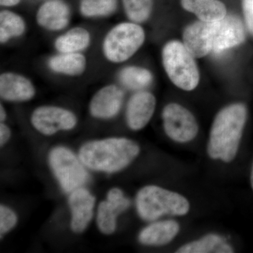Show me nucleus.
Wrapping results in <instances>:
<instances>
[{
	"label": "nucleus",
	"mask_w": 253,
	"mask_h": 253,
	"mask_svg": "<svg viewBox=\"0 0 253 253\" xmlns=\"http://www.w3.org/2000/svg\"><path fill=\"white\" fill-rule=\"evenodd\" d=\"M130 206V201L119 188L110 189L106 201H101L96 212L98 229L105 235H111L117 228L118 215Z\"/></svg>",
	"instance_id": "9"
},
{
	"label": "nucleus",
	"mask_w": 253,
	"mask_h": 253,
	"mask_svg": "<svg viewBox=\"0 0 253 253\" xmlns=\"http://www.w3.org/2000/svg\"><path fill=\"white\" fill-rule=\"evenodd\" d=\"M26 31V23L22 16L9 10L0 12V43L6 44L14 38H19Z\"/></svg>",
	"instance_id": "22"
},
{
	"label": "nucleus",
	"mask_w": 253,
	"mask_h": 253,
	"mask_svg": "<svg viewBox=\"0 0 253 253\" xmlns=\"http://www.w3.org/2000/svg\"><path fill=\"white\" fill-rule=\"evenodd\" d=\"M91 34L83 27H74L61 35L54 41V46L58 53H78L90 45Z\"/></svg>",
	"instance_id": "20"
},
{
	"label": "nucleus",
	"mask_w": 253,
	"mask_h": 253,
	"mask_svg": "<svg viewBox=\"0 0 253 253\" xmlns=\"http://www.w3.org/2000/svg\"><path fill=\"white\" fill-rule=\"evenodd\" d=\"M181 4L205 22H217L227 15L225 4L220 0H181Z\"/></svg>",
	"instance_id": "19"
},
{
	"label": "nucleus",
	"mask_w": 253,
	"mask_h": 253,
	"mask_svg": "<svg viewBox=\"0 0 253 253\" xmlns=\"http://www.w3.org/2000/svg\"><path fill=\"white\" fill-rule=\"evenodd\" d=\"M136 208L141 219L153 221L166 214L185 215L190 206L187 199L181 195L150 185L139 190L136 195Z\"/></svg>",
	"instance_id": "3"
},
{
	"label": "nucleus",
	"mask_w": 253,
	"mask_h": 253,
	"mask_svg": "<svg viewBox=\"0 0 253 253\" xmlns=\"http://www.w3.org/2000/svg\"><path fill=\"white\" fill-rule=\"evenodd\" d=\"M48 163L60 186L66 193L83 187L89 179L86 167L72 150L55 146L48 155Z\"/></svg>",
	"instance_id": "6"
},
{
	"label": "nucleus",
	"mask_w": 253,
	"mask_h": 253,
	"mask_svg": "<svg viewBox=\"0 0 253 253\" xmlns=\"http://www.w3.org/2000/svg\"><path fill=\"white\" fill-rule=\"evenodd\" d=\"M247 108L233 104L217 113L211 127L208 153L212 159L232 161L237 154L246 121Z\"/></svg>",
	"instance_id": "2"
},
{
	"label": "nucleus",
	"mask_w": 253,
	"mask_h": 253,
	"mask_svg": "<svg viewBox=\"0 0 253 253\" xmlns=\"http://www.w3.org/2000/svg\"><path fill=\"white\" fill-rule=\"evenodd\" d=\"M96 198L85 188L70 193L68 206L71 212V229L76 234L85 231L94 215Z\"/></svg>",
	"instance_id": "11"
},
{
	"label": "nucleus",
	"mask_w": 253,
	"mask_h": 253,
	"mask_svg": "<svg viewBox=\"0 0 253 253\" xmlns=\"http://www.w3.org/2000/svg\"><path fill=\"white\" fill-rule=\"evenodd\" d=\"M118 0H81L80 12L85 18L108 17L116 12Z\"/></svg>",
	"instance_id": "24"
},
{
	"label": "nucleus",
	"mask_w": 253,
	"mask_h": 253,
	"mask_svg": "<svg viewBox=\"0 0 253 253\" xmlns=\"http://www.w3.org/2000/svg\"><path fill=\"white\" fill-rule=\"evenodd\" d=\"M146 34L139 23L126 21L118 23L108 31L102 42V53L109 62L127 61L144 44Z\"/></svg>",
	"instance_id": "5"
},
{
	"label": "nucleus",
	"mask_w": 253,
	"mask_h": 253,
	"mask_svg": "<svg viewBox=\"0 0 253 253\" xmlns=\"http://www.w3.org/2000/svg\"><path fill=\"white\" fill-rule=\"evenodd\" d=\"M183 44L195 58L211 54L214 47V22L195 21L184 29Z\"/></svg>",
	"instance_id": "12"
},
{
	"label": "nucleus",
	"mask_w": 253,
	"mask_h": 253,
	"mask_svg": "<svg viewBox=\"0 0 253 253\" xmlns=\"http://www.w3.org/2000/svg\"><path fill=\"white\" fill-rule=\"evenodd\" d=\"M251 187H252V189L253 191V163L252 168H251Z\"/></svg>",
	"instance_id": "31"
},
{
	"label": "nucleus",
	"mask_w": 253,
	"mask_h": 253,
	"mask_svg": "<svg viewBox=\"0 0 253 253\" xmlns=\"http://www.w3.org/2000/svg\"><path fill=\"white\" fill-rule=\"evenodd\" d=\"M18 222V216L11 208L0 206V236L1 239L12 230Z\"/></svg>",
	"instance_id": "26"
},
{
	"label": "nucleus",
	"mask_w": 253,
	"mask_h": 253,
	"mask_svg": "<svg viewBox=\"0 0 253 253\" xmlns=\"http://www.w3.org/2000/svg\"><path fill=\"white\" fill-rule=\"evenodd\" d=\"M11 131L9 126L4 123L0 124V146L1 147L6 144L11 138Z\"/></svg>",
	"instance_id": "28"
},
{
	"label": "nucleus",
	"mask_w": 253,
	"mask_h": 253,
	"mask_svg": "<svg viewBox=\"0 0 253 253\" xmlns=\"http://www.w3.org/2000/svg\"><path fill=\"white\" fill-rule=\"evenodd\" d=\"M21 0H0V5L5 7H11L16 6L21 2Z\"/></svg>",
	"instance_id": "29"
},
{
	"label": "nucleus",
	"mask_w": 253,
	"mask_h": 253,
	"mask_svg": "<svg viewBox=\"0 0 253 253\" xmlns=\"http://www.w3.org/2000/svg\"><path fill=\"white\" fill-rule=\"evenodd\" d=\"M71 11L63 0H47L36 13V22L46 31L57 32L65 29L71 21Z\"/></svg>",
	"instance_id": "16"
},
{
	"label": "nucleus",
	"mask_w": 253,
	"mask_h": 253,
	"mask_svg": "<svg viewBox=\"0 0 253 253\" xmlns=\"http://www.w3.org/2000/svg\"><path fill=\"white\" fill-rule=\"evenodd\" d=\"M36 94V89L31 80L15 72H4L0 76V96L9 102H26Z\"/></svg>",
	"instance_id": "15"
},
{
	"label": "nucleus",
	"mask_w": 253,
	"mask_h": 253,
	"mask_svg": "<svg viewBox=\"0 0 253 253\" xmlns=\"http://www.w3.org/2000/svg\"><path fill=\"white\" fill-rule=\"evenodd\" d=\"M122 3L128 19L139 24L149 19L154 9V0H122Z\"/></svg>",
	"instance_id": "25"
},
{
	"label": "nucleus",
	"mask_w": 253,
	"mask_h": 253,
	"mask_svg": "<svg viewBox=\"0 0 253 253\" xmlns=\"http://www.w3.org/2000/svg\"><path fill=\"white\" fill-rule=\"evenodd\" d=\"M6 117H7V114H6V109H5L4 106L1 104L0 105V121H1V123H4Z\"/></svg>",
	"instance_id": "30"
},
{
	"label": "nucleus",
	"mask_w": 253,
	"mask_h": 253,
	"mask_svg": "<svg viewBox=\"0 0 253 253\" xmlns=\"http://www.w3.org/2000/svg\"><path fill=\"white\" fill-rule=\"evenodd\" d=\"M196 58L179 41L168 42L163 46V67L174 85L184 91H192L199 85L200 73Z\"/></svg>",
	"instance_id": "4"
},
{
	"label": "nucleus",
	"mask_w": 253,
	"mask_h": 253,
	"mask_svg": "<svg viewBox=\"0 0 253 253\" xmlns=\"http://www.w3.org/2000/svg\"><path fill=\"white\" fill-rule=\"evenodd\" d=\"M156 106V97L152 93L136 91L126 105V118L128 126L134 131L142 129L154 116Z\"/></svg>",
	"instance_id": "14"
},
{
	"label": "nucleus",
	"mask_w": 253,
	"mask_h": 253,
	"mask_svg": "<svg viewBox=\"0 0 253 253\" xmlns=\"http://www.w3.org/2000/svg\"><path fill=\"white\" fill-rule=\"evenodd\" d=\"M162 118L166 134L176 142L192 141L199 132V125L194 115L181 105L168 104L163 109Z\"/></svg>",
	"instance_id": "8"
},
{
	"label": "nucleus",
	"mask_w": 253,
	"mask_h": 253,
	"mask_svg": "<svg viewBox=\"0 0 253 253\" xmlns=\"http://www.w3.org/2000/svg\"><path fill=\"white\" fill-rule=\"evenodd\" d=\"M124 99V91L120 86L113 84L102 86L91 97L89 113L96 119H113L121 111Z\"/></svg>",
	"instance_id": "10"
},
{
	"label": "nucleus",
	"mask_w": 253,
	"mask_h": 253,
	"mask_svg": "<svg viewBox=\"0 0 253 253\" xmlns=\"http://www.w3.org/2000/svg\"><path fill=\"white\" fill-rule=\"evenodd\" d=\"M50 71L69 77L82 76L86 71L87 61L81 52L58 53L48 59Z\"/></svg>",
	"instance_id": "18"
},
{
	"label": "nucleus",
	"mask_w": 253,
	"mask_h": 253,
	"mask_svg": "<svg viewBox=\"0 0 253 253\" xmlns=\"http://www.w3.org/2000/svg\"><path fill=\"white\" fill-rule=\"evenodd\" d=\"M76 115L70 110L56 106H41L31 116V123L36 131L51 136L61 131H69L78 125Z\"/></svg>",
	"instance_id": "7"
},
{
	"label": "nucleus",
	"mask_w": 253,
	"mask_h": 253,
	"mask_svg": "<svg viewBox=\"0 0 253 253\" xmlns=\"http://www.w3.org/2000/svg\"><path fill=\"white\" fill-rule=\"evenodd\" d=\"M120 83L126 89L141 91L151 85L154 76L147 68L128 66L122 68L118 76Z\"/></svg>",
	"instance_id": "21"
},
{
	"label": "nucleus",
	"mask_w": 253,
	"mask_h": 253,
	"mask_svg": "<svg viewBox=\"0 0 253 253\" xmlns=\"http://www.w3.org/2000/svg\"><path fill=\"white\" fill-rule=\"evenodd\" d=\"M232 248L226 244L221 236L210 234L199 241H193L176 251L179 253H233Z\"/></svg>",
	"instance_id": "23"
},
{
	"label": "nucleus",
	"mask_w": 253,
	"mask_h": 253,
	"mask_svg": "<svg viewBox=\"0 0 253 253\" xmlns=\"http://www.w3.org/2000/svg\"><path fill=\"white\" fill-rule=\"evenodd\" d=\"M245 40L244 24L236 15L227 14L220 21L214 22V52L221 53L235 47L244 42Z\"/></svg>",
	"instance_id": "13"
},
{
	"label": "nucleus",
	"mask_w": 253,
	"mask_h": 253,
	"mask_svg": "<svg viewBox=\"0 0 253 253\" xmlns=\"http://www.w3.org/2000/svg\"><path fill=\"white\" fill-rule=\"evenodd\" d=\"M242 9L246 27L253 36V0H242Z\"/></svg>",
	"instance_id": "27"
},
{
	"label": "nucleus",
	"mask_w": 253,
	"mask_h": 253,
	"mask_svg": "<svg viewBox=\"0 0 253 253\" xmlns=\"http://www.w3.org/2000/svg\"><path fill=\"white\" fill-rule=\"evenodd\" d=\"M179 231V224L175 221H157L142 229L139 234V241L146 246H163L171 242Z\"/></svg>",
	"instance_id": "17"
},
{
	"label": "nucleus",
	"mask_w": 253,
	"mask_h": 253,
	"mask_svg": "<svg viewBox=\"0 0 253 253\" xmlns=\"http://www.w3.org/2000/svg\"><path fill=\"white\" fill-rule=\"evenodd\" d=\"M140 153L139 144L125 137L89 141L80 148V159L95 172L113 174L129 166Z\"/></svg>",
	"instance_id": "1"
}]
</instances>
